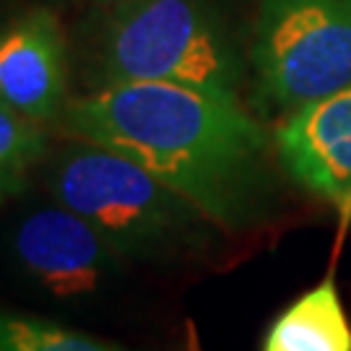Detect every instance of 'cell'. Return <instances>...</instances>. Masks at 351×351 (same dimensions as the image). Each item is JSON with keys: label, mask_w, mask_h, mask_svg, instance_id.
<instances>
[{"label": "cell", "mask_w": 351, "mask_h": 351, "mask_svg": "<svg viewBox=\"0 0 351 351\" xmlns=\"http://www.w3.org/2000/svg\"><path fill=\"white\" fill-rule=\"evenodd\" d=\"M68 94V58L60 21L45 8L0 32V104L34 123L60 117Z\"/></svg>", "instance_id": "obj_7"}, {"label": "cell", "mask_w": 351, "mask_h": 351, "mask_svg": "<svg viewBox=\"0 0 351 351\" xmlns=\"http://www.w3.org/2000/svg\"><path fill=\"white\" fill-rule=\"evenodd\" d=\"M47 154V136L39 123L0 104V198L26 188L29 172Z\"/></svg>", "instance_id": "obj_9"}, {"label": "cell", "mask_w": 351, "mask_h": 351, "mask_svg": "<svg viewBox=\"0 0 351 351\" xmlns=\"http://www.w3.org/2000/svg\"><path fill=\"white\" fill-rule=\"evenodd\" d=\"M261 351H351V323L333 278L289 304L268 328Z\"/></svg>", "instance_id": "obj_8"}, {"label": "cell", "mask_w": 351, "mask_h": 351, "mask_svg": "<svg viewBox=\"0 0 351 351\" xmlns=\"http://www.w3.org/2000/svg\"><path fill=\"white\" fill-rule=\"evenodd\" d=\"M101 86L175 84L237 101L239 60L201 0H138L117 8L101 37Z\"/></svg>", "instance_id": "obj_3"}, {"label": "cell", "mask_w": 351, "mask_h": 351, "mask_svg": "<svg viewBox=\"0 0 351 351\" xmlns=\"http://www.w3.org/2000/svg\"><path fill=\"white\" fill-rule=\"evenodd\" d=\"M11 247L19 265L55 300L97 294L120 263L112 245L60 203L26 213L13 229Z\"/></svg>", "instance_id": "obj_5"}, {"label": "cell", "mask_w": 351, "mask_h": 351, "mask_svg": "<svg viewBox=\"0 0 351 351\" xmlns=\"http://www.w3.org/2000/svg\"><path fill=\"white\" fill-rule=\"evenodd\" d=\"M281 164L302 188L351 211V84L304 104L276 130Z\"/></svg>", "instance_id": "obj_6"}, {"label": "cell", "mask_w": 351, "mask_h": 351, "mask_svg": "<svg viewBox=\"0 0 351 351\" xmlns=\"http://www.w3.org/2000/svg\"><path fill=\"white\" fill-rule=\"evenodd\" d=\"M252 63L265 97L297 112L351 84V0H263Z\"/></svg>", "instance_id": "obj_4"}, {"label": "cell", "mask_w": 351, "mask_h": 351, "mask_svg": "<svg viewBox=\"0 0 351 351\" xmlns=\"http://www.w3.org/2000/svg\"><path fill=\"white\" fill-rule=\"evenodd\" d=\"M0 351H123L47 317L0 313Z\"/></svg>", "instance_id": "obj_10"}, {"label": "cell", "mask_w": 351, "mask_h": 351, "mask_svg": "<svg viewBox=\"0 0 351 351\" xmlns=\"http://www.w3.org/2000/svg\"><path fill=\"white\" fill-rule=\"evenodd\" d=\"M68 138L141 164L216 226L242 229L265 206V136L234 99L175 84H107L65 104Z\"/></svg>", "instance_id": "obj_1"}, {"label": "cell", "mask_w": 351, "mask_h": 351, "mask_svg": "<svg viewBox=\"0 0 351 351\" xmlns=\"http://www.w3.org/2000/svg\"><path fill=\"white\" fill-rule=\"evenodd\" d=\"M94 3H104V5H117V8H123V5L138 3V0H94Z\"/></svg>", "instance_id": "obj_11"}, {"label": "cell", "mask_w": 351, "mask_h": 351, "mask_svg": "<svg viewBox=\"0 0 351 351\" xmlns=\"http://www.w3.org/2000/svg\"><path fill=\"white\" fill-rule=\"evenodd\" d=\"M47 190L112 245L120 258H159L185 247L208 221L141 164L73 141L50 162Z\"/></svg>", "instance_id": "obj_2"}]
</instances>
